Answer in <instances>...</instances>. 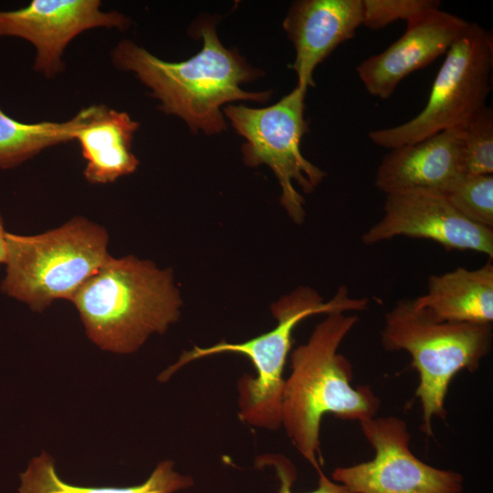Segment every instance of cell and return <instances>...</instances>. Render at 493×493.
<instances>
[{
  "instance_id": "21",
  "label": "cell",
  "mask_w": 493,
  "mask_h": 493,
  "mask_svg": "<svg viewBox=\"0 0 493 493\" xmlns=\"http://www.w3.org/2000/svg\"><path fill=\"white\" fill-rule=\"evenodd\" d=\"M436 0H362V26L380 29L428 10L440 7Z\"/></svg>"
},
{
  "instance_id": "8",
  "label": "cell",
  "mask_w": 493,
  "mask_h": 493,
  "mask_svg": "<svg viewBox=\"0 0 493 493\" xmlns=\"http://www.w3.org/2000/svg\"><path fill=\"white\" fill-rule=\"evenodd\" d=\"M307 90L296 86L266 108L229 104L223 109L235 130L246 140L242 146L244 163L254 167L265 164L272 170L281 188L280 203L296 224L304 221L305 210L304 198L294 183L310 194L325 176L300 151L301 139L309 130L304 119Z\"/></svg>"
},
{
  "instance_id": "13",
  "label": "cell",
  "mask_w": 493,
  "mask_h": 493,
  "mask_svg": "<svg viewBox=\"0 0 493 493\" xmlns=\"http://www.w3.org/2000/svg\"><path fill=\"white\" fill-rule=\"evenodd\" d=\"M362 26V0H301L291 5L283 28L296 56L291 66L298 84L314 86L313 72L341 44Z\"/></svg>"
},
{
  "instance_id": "10",
  "label": "cell",
  "mask_w": 493,
  "mask_h": 493,
  "mask_svg": "<svg viewBox=\"0 0 493 493\" xmlns=\"http://www.w3.org/2000/svg\"><path fill=\"white\" fill-rule=\"evenodd\" d=\"M100 6L99 0H32L16 10H0V37L30 42L36 48L34 69L53 78L64 69V50L77 36L96 27L130 26L121 13L103 12Z\"/></svg>"
},
{
  "instance_id": "19",
  "label": "cell",
  "mask_w": 493,
  "mask_h": 493,
  "mask_svg": "<svg viewBox=\"0 0 493 493\" xmlns=\"http://www.w3.org/2000/svg\"><path fill=\"white\" fill-rule=\"evenodd\" d=\"M469 222L493 230V174H462L444 194Z\"/></svg>"
},
{
  "instance_id": "1",
  "label": "cell",
  "mask_w": 493,
  "mask_h": 493,
  "mask_svg": "<svg viewBox=\"0 0 493 493\" xmlns=\"http://www.w3.org/2000/svg\"><path fill=\"white\" fill-rule=\"evenodd\" d=\"M194 33L202 38L203 47L187 60L164 61L123 39L113 48L112 63L133 72L160 101L164 113L180 117L194 132L201 130L213 135L226 130L223 105L236 100L266 102L271 92H248L240 88L261 71L251 68L236 49L222 45L211 20H201Z\"/></svg>"
},
{
  "instance_id": "2",
  "label": "cell",
  "mask_w": 493,
  "mask_h": 493,
  "mask_svg": "<svg viewBox=\"0 0 493 493\" xmlns=\"http://www.w3.org/2000/svg\"><path fill=\"white\" fill-rule=\"evenodd\" d=\"M357 321L355 314H327L307 342L291 353V372L282 391L281 425L316 470L323 463L320 429L325 414L360 423L376 416L380 409L381 401L370 386L353 387L351 363L338 352Z\"/></svg>"
},
{
  "instance_id": "16",
  "label": "cell",
  "mask_w": 493,
  "mask_h": 493,
  "mask_svg": "<svg viewBox=\"0 0 493 493\" xmlns=\"http://www.w3.org/2000/svg\"><path fill=\"white\" fill-rule=\"evenodd\" d=\"M416 305L440 321L491 324L493 321V265L476 269L463 267L431 275L426 292Z\"/></svg>"
},
{
  "instance_id": "15",
  "label": "cell",
  "mask_w": 493,
  "mask_h": 493,
  "mask_svg": "<svg viewBox=\"0 0 493 493\" xmlns=\"http://www.w3.org/2000/svg\"><path fill=\"white\" fill-rule=\"evenodd\" d=\"M74 140L86 162L83 174L91 184H105L136 171L139 161L131 143L139 122L124 111L92 105L78 112Z\"/></svg>"
},
{
  "instance_id": "23",
  "label": "cell",
  "mask_w": 493,
  "mask_h": 493,
  "mask_svg": "<svg viewBox=\"0 0 493 493\" xmlns=\"http://www.w3.org/2000/svg\"><path fill=\"white\" fill-rule=\"evenodd\" d=\"M6 231L4 228L3 218L0 215V263H5L7 257Z\"/></svg>"
},
{
  "instance_id": "17",
  "label": "cell",
  "mask_w": 493,
  "mask_h": 493,
  "mask_svg": "<svg viewBox=\"0 0 493 493\" xmlns=\"http://www.w3.org/2000/svg\"><path fill=\"white\" fill-rule=\"evenodd\" d=\"M20 493H173L194 485L191 477L173 470V462L162 461L142 484L131 487H83L62 480L54 459L46 452L34 457L20 475Z\"/></svg>"
},
{
  "instance_id": "22",
  "label": "cell",
  "mask_w": 493,
  "mask_h": 493,
  "mask_svg": "<svg viewBox=\"0 0 493 493\" xmlns=\"http://www.w3.org/2000/svg\"><path fill=\"white\" fill-rule=\"evenodd\" d=\"M263 464H270L276 470L279 479L278 493H293L291 488L296 480L297 472L293 464L281 455H266L261 457ZM319 482L316 489L305 493H351L343 485L330 479L322 472L321 467L316 470Z\"/></svg>"
},
{
  "instance_id": "14",
  "label": "cell",
  "mask_w": 493,
  "mask_h": 493,
  "mask_svg": "<svg viewBox=\"0 0 493 493\" xmlns=\"http://www.w3.org/2000/svg\"><path fill=\"white\" fill-rule=\"evenodd\" d=\"M465 173L462 127L393 149L382 159L375 186L386 194L425 189L446 194Z\"/></svg>"
},
{
  "instance_id": "18",
  "label": "cell",
  "mask_w": 493,
  "mask_h": 493,
  "mask_svg": "<svg viewBox=\"0 0 493 493\" xmlns=\"http://www.w3.org/2000/svg\"><path fill=\"white\" fill-rule=\"evenodd\" d=\"M78 113L63 122H22L8 116L0 108V168L20 165L43 150L74 141Z\"/></svg>"
},
{
  "instance_id": "12",
  "label": "cell",
  "mask_w": 493,
  "mask_h": 493,
  "mask_svg": "<svg viewBox=\"0 0 493 493\" xmlns=\"http://www.w3.org/2000/svg\"><path fill=\"white\" fill-rule=\"evenodd\" d=\"M468 25L439 8L423 11L406 21L401 37L357 66L358 78L369 94L387 100L404 78L446 53Z\"/></svg>"
},
{
  "instance_id": "20",
  "label": "cell",
  "mask_w": 493,
  "mask_h": 493,
  "mask_svg": "<svg viewBox=\"0 0 493 493\" xmlns=\"http://www.w3.org/2000/svg\"><path fill=\"white\" fill-rule=\"evenodd\" d=\"M462 130L465 173L493 174L492 108H483Z\"/></svg>"
},
{
  "instance_id": "7",
  "label": "cell",
  "mask_w": 493,
  "mask_h": 493,
  "mask_svg": "<svg viewBox=\"0 0 493 493\" xmlns=\"http://www.w3.org/2000/svg\"><path fill=\"white\" fill-rule=\"evenodd\" d=\"M446 54L423 110L398 126L372 131L369 138L374 144L391 150L462 127L487 106L493 68L492 34L469 23Z\"/></svg>"
},
{
  "instance_id": "3",
  "label": "cell",
  "mask_w": 493,
  "mask_h": 493,
  "mask_svg": "<svg viewBox=\"0 0 493 493\" xmlns=\"http://www.w3.org/2000/svg\"><path fill=\"white\" fill-rule=\"evenodd\" d=\"M71 301L88 337L117 353L133 352L149 335L164 333L179 319L182 306L172 269L133 256L110 257Z\"/></svg>"
},
{
  "instance_id": "9",
  "label": "cell",
  "mask_w": 493,
  "mask_h": 493,
  "mask_svg": "<svg viewBox=\"0 0 493 493\" xmlns=\"http://www.w3.org/2000/svg\"><path fill=\"white\" fill-rule=\"evenodd\" d=\"M375 451L366 462L336 467L331 478L351 493H463L464 478L456 471L432 467L410 449L404 420L374 416L360 422Z\"/></svg>"
},
{
  "instance_id": "11",
  "label": "cell",
  "mask_w": 493,
  "mask_h": 493,
  "mask_svg": "<svg viewBox=\"0 0 493 493\" xmlns=\"http://www.w3.org/2000/svg\"><path fill=\"white\" fill-rule=\"evenodd\" d=\"M397 236L433 240L446 249L493 257V230L463 217L438 192L412 189L386 194L382 218L362 236L366 246Z\"/></svg>"
},
{
  "instance_id": "6",
  "label": "cell",
  "mask_w": 493,
  "mask_h": 493,
  "mask_svg": "<svg viewBox=\"0 0 493 493\" xmlns=\"http://www.w3.org/2000/svg\"><path fill=\"white\" fill-rule=\"evenodd\" d=\"M108 234L78 216L35 236L6 233V275L1 289L41 312L55 299L71 300L110 257Z\"/></svg>"
},
{
  "instance_id": "4",
  "label": "cell",
  "mask_w": 493,
  "mask_h": 493,
  "mask_svg": "<svg viewBox=\"0 0 493 493\" xmlns=\"http://www.w3.org/2000/svg\"><path fill=\"white\" fill-rule=\"evenodd\" d=\"M367 306V299L351 297L345 287L327 302L315 289L299 287L272 304L277 325L271 330L239 343L194 346L184 351L158 380L166 382L181 367L200 358L226 352L242 354L251 361L256 375L246 373L238 380V417L250 425L277 430L281 425L283 372L295 327L312 315L362 311Z\"/></svg>"
},
{
  "instance_id": "5",
  "label": "cell",
  "mask_w": 493,
  "mask_h": 493,
  "mask_svg": "<svg viewBox=\"0 0 493 493\" xmlns=\"http://www.w3.org/2000/svg\"><path fill=\"white\" fill-rule=\"evenodd\" d=\"M491 324L440 321L402 299L385 313L381 342L388 351H405L419 373L415 396L420 400V429L433 435L435 417L446 419L449 383L462 370L475 372L492 348Z\"/></svg>"
}]
</instances>
